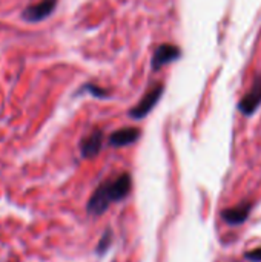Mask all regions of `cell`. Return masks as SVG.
<instances>
[{"instance_id": "1", "label": "cell", "mask_w": 261, "mask_h": 262, "mask_svg": "<svg viewBox=\"0 0 261 262\" xmlns=\"http://www.w3.org/2000/svg\"><path fill=\"white\" fill-rule=\"evenodd\" d=\"M131 175L129 173H122L115 180H109L102 183L95 192L92 193L89 203H88V212L92 216L102 215L111 203L120 201L129 195L131 190Z\"/></svg>"}, {"instance_id": "2", "label": "cell", "mask_w": 261, "mask_h": 262, "mask_svg": "<svg viewBox=\"0 0 261 262\" xmlns=\"http://www.w3.org/2000/svg\"><path fill=\"white\" fill-rule=\"evenodd\" d=\"M165 92V86L163 83H155L152 88L148 89V92L143 95V98L140 100L138 104H135L131 111H129V117L134 120H142L145 118L160 101L162 95Z\"/></svg>"}, {"instance_id": "3", "label": "cell", "mask_w": 261, "mask_h": 262, "mask_svg": "<svg viewBox=\"0 0 261 262\" xmlns=\"http://www.w3.org/2000/svg\"><path fill=\"white\" fill-rule=\"evenodd\" d=\"M182 57V51L178 46L171 45V43H163L160 46H157V49L154 51L152 60H151V68L152 71H158L160 68L178 60Z\"/></svg>"}, {"instance_id": "4", "label": "cell", "mask_w": 261, "mask_h": 262, "mask_svg": "<svg viewBox=\"0 0 261 262\" xmlns=\"http://www.w3.org/2000/svg\"><path fill=\"white\" fill-rule=\"evenodd\" d=\"M261 104V74L254 80V83H252V88L245 94V97L242 98V101L238 103V111L243 114V115H246V117H249V115H252L257 109H258V106Z\"/></svg>"}, {"instance_id": "5", "label": "cell", "mask_w": 261, "mask_h": 262, "mask_svg": "<svg viewBox=\"0 0 261 262\" xmlns=\"http://www.w3.org/2000/svg\"><path fill=\"white\" fill-rule=\"evenodd\" d=\"M57 6V0H40L38 3H34L28 6L23 11V18L29 23H37L45 18H48Z\"/></svg>"}, {"instance_id": "6", "label": "cell", "mask_w": 261, "mask_h": 262, "mask_svg": "<svg viewBox=\"0 0 261 262\" xmlns=\"http://www.w3.org/2000/svg\"><path fill=\"white\" fill-rule=\"evenodd\" d=\"M102 144H103V132L100 129L92 130L89 135H86L82 140L80 150L83 158H95L100 154Z\"/></svg>"}, {"instance_id": "7", "label": "cell", "mask_w": 261, "mask_h": 262, "mask_svg": "<svg viewBox=\"0 0 261 262\" xmlns=\"http://www.w3.org/2000/svg\"><path fill=\"white\" fill-rule=\"evenodd\" d=\"M142 130L137 127H123L115 130L111 137H109V144L114 147H123V146H129L132 143H135L140 138Z\"/></svg>"}, {"instance_id": "8", "label": "cell", "mask_w": 261, "mask_h": 262, "mask_svg": "<svg viewBox=\"0 0 261 262\" xmlns=\"http://www.w3.org/2000/svg\"><path fill=\"white\" fill-rule=\"evenodd\" d=\"M251 210V204H238L237 207L223 210L222 218L229 224V226H240L242 223L246 221L248 215Z\"/></svg>"}, {"instance_id": "9", "label": "cell", "mask_w": 261, "mask_h": 262, "mask_svg": "<svg viewBox=\"0 0 261 262\" xmlns=\"http://www.w3.org/2000/svg\"><path fill=\"white\" fill-rule=\"evenodd\" d=\"M82 92H89L95 98H109V95H111L109 91H106V89H103V88H100V86H97L94 83H85L77 94H82Z\"/></svg>"}, {"instance_id": "10", "label": "cell", "mask_w": 261, "mask_h": 262, "mask_svg": "<svg viewBox=\"0 0 261 262\" xmlns=\"http://www.w3.org/2000/svg\"><path fill=\"white\" fill-rule=\"evenodd\" d=\"M111 232L109 230H106L105 232V235H103V238L100 239V244H98V247H97V252L98 253H103L108 247H109V244H111Z\"/></svg>"}, {"instance_id": "11", "label": "cell", "mask_w": 261, "mask_h": 262, "mask_svg": "<svg viewBox=\"0 0 261 262\" xmlns=\"http://www.w3.org/2000/svg\"><path fill=\"white\" fill-rule=\"evenodd\" d=\"M246 259L254 262H261V249H257V250H252V252L246 253Z\"/></svg>"}]
</instances>
